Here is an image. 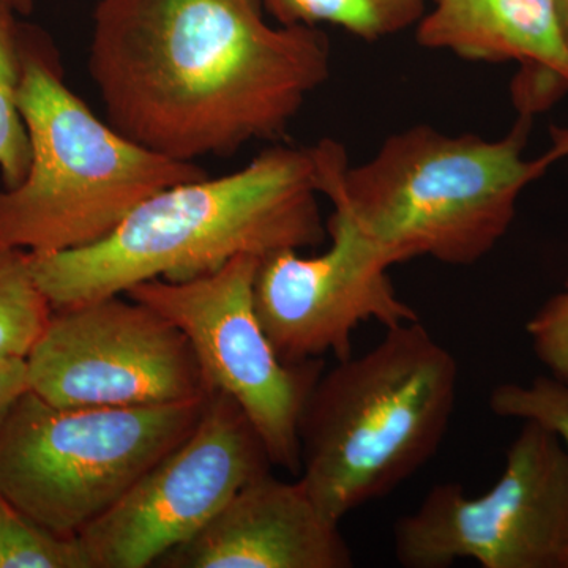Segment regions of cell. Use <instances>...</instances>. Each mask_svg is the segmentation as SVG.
<instances>
[{
	"instance_id": "obj_8",
	"label": "cell",
	"mask_w": 568,
	"mask_h": 568,
	"mask_svg": "<svg viewBox=\"0 0 568 568\" xmlns=\"http://www.w3.org/2000/svg\"><path fill=\"white\" fill-rule=\"evenodd\" d=\"M260 261L244 254L211 275L179 283L149 280L125 295L186 336L212 390L242 407L272 465L298 476V422L325 365L323 358L286 364L276 354L254 305Z\"/></svg>"
},
{
	"instance_id": "obj_3",
	"label": "cell",
	"mask_w": 568,
	"mask_h": 568,
	"mask_svg": "<svg viewBox=\"0 0 568 568\" xmlns=\"http://www.w3.org/2000/svg\"><path fill=\"white\" fill-rule=\"evenodd\" d=\"M528 132L526 118L499 140L414 125L355 166L339 142L324 140L315 144L321 194L395 265L476 264L507 234L523 190L549 168L544 156L526 159Z\"/></svg>"
},
{
	"instance_id": "obj_24",
	"label": "cell",
	"mask_w": 568,
	"mask_h": 568,
	"mask_svg": "<svg viewBox=\"0 0 568 568\" xmlns=\"http://www.w3.org/2000/svg\"><path fill=\"white\" fill-rule=\"evenodd\" d=\"M567 568H568V562H567Z\"/></svg>"
},
{
	"instance_id": "obj_5",
	"label": "cell",
	"mask_w": 568,
	"mask_h": 568,
	"mask_svg": "<svg viewBox=\"0 0 568 568\" xmlns=\"http://www.w3.org/2000/svg\"><path fill=\"white\" fill-rule=\"evenodd\" d=\"M20 110L31 166L17 186L0 185V248L29 254L99 244L152 194L207 178L138 144L93 114L63 81L58 59L22 43Z\"/></svg>"
},
{
	"instance_id": "obj_16",
	"label": "cell",
	"mask_w": 568,
	"mask_h": 568,
	"mask_svg": "<svg viewBox=\"0 0 568 568\" xmlns=\"http://www.w3.org/2000/svg\"><path fill=\"white\" fill-rule=\"evenodd\" d=\"M17 11L0 2V179L11 189L31 166L32 149L20 110L21 33Z\"/></svg>"
},
{
	"instance_id": "obj_23",
	"label": "cell",
	"mask_w": 568,
	"mask_h": 568,
	"mask_svg": "<svg viewBox=\"0 0 568 568\" xmlns=\"http://www.w3.org/2000/svg\"><path fill=\"white\" fill-rule=\"evenodd\" d=\"M0 2L9 6L18 14H29L33 9V0H0Z\"/></svg>"
},
{
	"instance_id": "obj_2",
	"label": "cell",
	"mask_w": 568,
	"mask_h": 568,
	"mask_svg": "<svg viewBox=\"0 0 568 568\" xmlns=\"http://www.w3.org/2000/svg\"><path fill=\"white\" fill-rule=\"evenodd\" d=\"M316 145L265 149L239 171L152 194L88 248L29 254L52 308L125 294L149 282H189L234 257L323 244Z\"/></svg>"
},
{
	"instance_id": "obj_17",
	"label": "cell",
	"mask_w": 568,
	"mask_h": 568,
	"mask_svg": "<svg viewBox=\"0 0 568 568\" xmlns=\"http://www.w3.org/2000/svg\"><path fill=\"white\" fill-rule=\"evenodd\" d=\"M0 568H92V562L78 536H59L0 497Z\"/></svg>"
},
{
	"instance_id": "obj_11",
	"label": "cell",
	"mask_w": 568,
	"mask_h": 568,
	"mask_svg": "<svg viewBox=\"0 0 568 568\" xmlns=\"http://www.w3.org/2000/svg\"><path fill=\"white\" fill-rule=\"evenodd\" d=\"M331 246L305 256L298 250L267 254L257 265L254 305L265 335L286 364L353 355L361 325L384 328L418 321L416 310L396 293L383 250L357 233L343 216L325 223Z\"/></svg>"
},
{
	"instance_id": "obj_19",
	"label": "cell",
	"mask_w": 568,
	"mask_h": 568,
	"mask_svg": "<svg viewBox=\"0 0 568 568\" xmlns=\"http://www.w3.org/2000/svg\"><path fill=\"white\" fill-rule=\"evenodd\" d=\"M534 353L552 377L568 384V276L526 324Z\"/></svg>"
},
{
	"instance_id": "obj_20",
	"label": "cell",
	"mask_w": 568,
	"mask_h": 568,
	"mask_svg": "<svg viewBox=\"0 0 568 568\" xmlns=\"http://www.w3.org/2000/svg\"><path fill=\"white\" fill-rule=\"evenodd\" d=\"M28 390V366L24 358L0 362V425L9 416L14 403Z\"/></svg>"
},
{
	"instance_id": "obj_22",
	"label": "cell",
	"mask_w": 568,
	"mask_h": 568,
	"mask_svg": "<svg viewBox=\"0 0 568 568\" xmlns=\"http://www.w3.org/2000/svg\"><path fill=\"white\" fill-rule=\"evenodd\" d=\"M556 14H558L560 32L568 48V0H555Z\"/></svg>"
},
{
	"instance_id": "obj_14",
	"label": "cell",
	"mask_w": 568,
	"mask_h": 568,
	"mask_svg": "<svg viewBox=\"0 0 568 568\" xmlns=\"http://www.w3.org/2000/svg\"><path fill=\"white\" fill-rule=\"evenodd\" d=\"M283 26H336L364 41H379L414 29L426 0H263Z\"/></svg>"
},
{
	"instance_id": "obj_1",
	"label": "cell",
	"mask_w": 568,
	"mask_h": 568,
	"mask_svg": "<svg viewBox=\"0 0 568 568\" xmlns=\"http://www.w3.org/2000/svg\"><path fill=\"white\" fill-rule=\"evenodd\" d=\"M263 0H99L88 70L106 121L179 162L276 141L328 81L331 41Z\"/></svg>"
},
{
	"instance_id": "obj_12",
	"label": "cell",
	"mask_w": 568,
	"mask_h": 568,
	"mask_svg": "<svg viewBox=\"0 0 568 568\" xmlns=\"http://www.w3.org/2000/svg\"><path fill=\"white\" fill-rule=\"evenodd\" d=\"M339 523L325 517L301 480L254 478L162 568H351Z\"/></svg>"
},
{
	"instance_id": "obj_9",
	"label": "cell",
	"mask_w": 568,
	"mask_h": 568,
	"mask_svg": "<svg viewBox=\"0 0 568 568\" xmlns=\"http://www.w3.org/2000/svg\"><path fill=\"white\" fill-rule=\"evenodd\" d=\"M26 366L29 390L58 407L174 405L213 392L186 336L125 294L54 308Z\"/></svg>"
},
{
	"instance_id": "obj_6",
	"label": "cell",
	"mask_w": 568,
	"mask_h": 568,
	"mask_svg": "<svg viewBox=\"0 0 568 568\" xmlns=\"http://www.w3.org/2000/svg\"><path fill=\"white\" fill-rule=\"evenodd\" d=\"M209 396L58 407L28 390L0 425V497L43 528L77 537L193 432Z\"/></svg>"
},
{
	"instance_id": "obj_4",
	"label": "cell",
	"mask_w": 568,
	"mask_h": 568,
	"mask_svg": "<svg viewBox=\"0 0 568 568\" xmlns=\"http://www.w3.org/2000/svg\"><path fill=\"white\" fill-rule=\"evenodd\" d=\"M458 384L457 361L420 320L324 369L298 422V480L325 517L342 525L435 457Z\"/></svg>"
},
{
	"instance_id": "obj_18",
	"label": "cell",
	"mask_w": 568,
	"mask_h": 568,
	"mask_svg": "<svg viewBox=\"0 0 568 568\" xmlns=\"http://www.w3.org/2000/svg\"><path fill=\"white\" fill-rule=\"evenodd\" d=\"M488 403L495 416L544 426L568 454V384L552 376L536 377L529 384H500Z\"/></svg>"
},
{
	"instance_id": "obj_15",
	"label": "cell",
	"mask_w": 568,
	"mask_h": 568,
	"mask_svg": "<svg viewBox=\"0 0 568 568\" xmlns=\"http://www.w3.org/2000/svg\"><path fill=\"white\" fill-rule=\"evenodd\" d=\"M52 312L32 274L29 253L0 248V362L26 361Z\"/></svg>"
},
{
	"instance_id": "obj_21",
	"label": "cell",
	"mask_w": 568,
	"mask_h": 568,
	"mask_svg": "<svg viewBox=\"0 0 568 568\" xmlns=\"http://www.w3.org/2000/svg\"><path fill=\"white\" fill-rule=\"evenodd\" d=\"M541 156H544L545 162H547L549 166L568 156V129L555 126V129L551 130V145H549L547 153H544Z\"/></svg>"
},
{
	"instance_id": "obj_13",
	"label": "cell",
	"mask_w": 568,
	"mask_h": 568,
	"mask_svg": "<svg viewBox=\"0 0 568 568\" xmlns=\"http://www.w3.org/2000/svg\"><path fill=\"white\" fill-rule=\"evenodd\" d=\"M414 29L426 50L518 62L511 95L519 118H532L568 92V48L555 0H433Z\"/></svg>"
},
{
	"instance_id": "obj_7",
	"label": "cell",
	"mask_w": 568,
	"mask_h": 568,
	"mask_svg": "<svg viewBox=\"0 0 568 568\" xmlns=\"http://www.w3.org/2000/svg\"><path fill=\"white\" fill-rule=\"evenodd\" d=\"M406 568H447L462 559L484 568H567L568 454L534 422L508 447L503 473L484 495L459 484L429 489L394 528Z\"/></svg>"
},
{
	"instance_id": "obj_10",
	"label": "cell",
	"mask_w": 568,
	"mask_h": 568,
	"mask_svg": "<svg viewBox=\"0 0 568 568\" xmlns=\"http://www.w3.org/2000/svg\"><path fill=\"white\" fill-rule=\"evenodd\" d=\"M272 466L242 407L213 390L193 432L78 538L92 568L156 566Z\"/></svg>"
}]
</instances>
